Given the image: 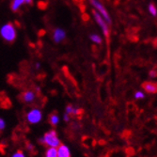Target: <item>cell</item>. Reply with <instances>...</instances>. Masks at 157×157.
<instances>
[{
    "label": "cell",
    "mask_w": 157,
    "mask_h": 157,
    "mask_svg": "<svg viewBox=\"0 0 157 157\" xmlns=\"http://www.w3.org/2000/svg\"><path fill=\"white\" fill-rule=\"evenodd\" d=\"M0 35L7 42H13L17 36L15 26L11 23H7L3 25L0 28Z\"/></svg>",
    "instance_id": "obj_1"
},
{
    "label": "cell",
    "mask_w": 157,
    "mask_h": 157,
    "mask_svg": "<svg viewBox=\"0 0 157 157\" xmlns=\"http://www.w3.org/2000/svg\"><path fill=\"white\" fill-rule=\"evenodd\" d=\"M40 141L41 142V144H45L48 147L52 148H56L60 145V140L56 136V132L55 130H50L49 132H47L44 137L40 139Z\"/></svg>",
    "instance_id": "obj_2"
},
{
    "label": "cell",
    "mask_w": 157,
    "mask_h": 157,
    "mask_svg": "<svg viewBox=\"0 0 157 157\" xmlns=\"http://www.w3.org/2000/svg\"><path fill=\"white\" fill-rule=\"evenodd\" d=\"M90 4L93 6V8H94V10L101 15L104 19H105V21L108 24V25H110L111 24V22H112V20H111V18H110V15H109V13H108V11L106 10V9L105 8V6L99 1V0H90Z\"/></svg>",
    "instance_id": "obj_3"
},
{
    "label": "cell",
    "mask_w": 157,
    "mask_h": 157,
    "mask_svg": "<svg viewBox=\"0 0 157 157\" xmlns=\"http://www.w3.org/2000/svg\"><path fill=\"white\" fill-rule=\"evenodd\" d=\"M92 14H93V17H94L95 21L97 22L98 25L102 28V31H103L105 37L106 38V40H108L109 39V27H108V24L105 21V19L101 15H100V14L95 10H92Z\"/></svg>",
    "instance_id": "obj_4"
},
{
    "label": "cell",
    "mask_w": 157,
    "mask_h": 157,
    "mask_svg": "<svg viewBox=\"0 0 157 157\" xmlns=\"http://www.w3.org/2000/svg\"><path fill=\"white\" fill-rule=\"evenodd\" d=\"M41 118H42V113L40 109H37V108L30 110L26 115L27 121L29 123H32V124L40 122L41 121Z\"/></svg>",
    "instance_id": "obj_5"
},
{
    "label": "cell",
    "mask_w": 157,
    "mask_h": 157,
    "mask_svg": "<svg viewBox=\"0 0 157 157\" xmlns=\"http://www.w3.org/2000/svg\"><path fill=\"white\" fill-rule=\"evenodd\" d=\"M66 38V31L62 28H56L53 32V40L56 44H59L62 40H64Z\"/></svg>",
    "instance_id": "obj_6"
},
{
    "label": "cell",
    "mask_w": 157,
    "mask_h": 157,
    "mask_svg": "<svg viewBox=\"0 0 157 157\" xmlns=\"http://www.w3.org/2000/svg\"><path fill=\"white\" fill-rule=\"evenodd\" d=\"M36 98V94L33 90H27L25 91L22 95H21V100L24 103L26 104H30L32 103Z\"/></svg>",
    "instance_id": "obj_7"
},
{
    "label": "cell",
    "mask_w": 157,
    "mask_h": 157,
    "mask_svg": "<svg viewBox=\"0 0 157 157\" xmlns=\"http://www.w3.org/2000/svg\"><path fill=\"white\" fill-rule=\"evenodd\" d=\"M56 157H71L69 148L66 145L60 144L56 149Z\"/></svg>",
    "instance_id": "obj_8"
},
{
    "label": "cell",
    "mask_w": 157,
    "mask_h": 157,
    "mask_svg": "<svg viewBox=\"0 0 157 157\" xmlns=\"http://www.w3.org/2000/svg\"><path fill=\"white\" fill-rule=\"evenodd\" d=\"M142 88L148 93H155L157 90V86L154 82H144L142 84Z\"/></svg>",
    "instance_id": "obj_9"
},
{
    "label": "cell",
    "mask_w": 157,
    "mask_h": 157,
    "mask_svg": "<svg viewBox=\"0 0 157 157\" xmlns=\"http://www.w3.org/2000/svg\"><path fill=\"white\" fill-rule=\"evenodd\" d=\"M25 3V0H12V2L10 4V8L12 11H17Z\"/></svg>",
    "instance_id": "obj_10"
},
{
    "label": "cell",
    "mask_w": 157,
    "mask_h": 157,
    "mask_svg": "<svg viewBox=\"0 0 157 157\" xmlns=\"http://www.w3.org/2000/svg\"><path fill=\"white\" fill-rule=\"evenodd\" d=\"M59 115L56 112L52 113L51 115L49 116V122L54 127L59 123Z\"/></svg>",
    "instance_id": "obj_11"
},
{
    "label": "cell",
    "mask_w": 157,
    "mask_h": 157,
    "mask_svg": "<svg viewBox=\"0 0 157 157\" xmlns=\"http://www.w3.org/2000/svg\"><path fill=\"white\" fill-rule=\"evenodd\" d=\"M90 39L91 41H93L94 44H102V41H103L102 37L100 36L99 34H97V33H92V34H90Z\"/></svg>",
    "instance_id": "obj_12"
},
{
    "label": "cell",
    "mask_w": 157,
    "mask_h": 157,
    "mask_svg": "<svg viewBox=\"0 0 157 157\" xmlns=\"http://www.w3.org/2000/svg\"><path fill=\"white\" fill-rule=\"evenodd\" d=\"M45 157H56V149L49 147V149L45 153Z\"/></svg>",
    "instance_id": "obj_13"
},
{
    "label": "cell",
    "mask_w": 157,
    "mask_h": 157,
    "mask_svg": "<svg viewBox=\"0 0 157 157\" xmlns=\"http://www.w3.org/2000/svg\"><path fill=\"white\" fill-rule=\"evenodd\" d=\"M148 10H149L150 13L151 14V15H152L153 17H156V15H157V9H156V6H155L154 3H151V4L149 5Z\"/></svg>",
    "instance_id": "obj_14"
},
{
    "label": "cell",
    "mask_w": 157,
    "mask_h": 157,
    "mask_svg": "<svg viewBox=\"0 0 157 157\" xmlns=\"http://www.w3.org/2000/svg\"><path fill=\"white\" fill-rule=\"evenodd\" d=\"M145 97V94L142 91H136L135 93V98L136 99H143Z\"/></svg>",
    "instance_id": "obj_15"
},
{
    "label": "cell",
    "mask_w": 157,
    "mask_h": 157,
    "mask_svg": "<svg viewBox=\"0 0 157 157\" xmlns=\"http://www.w3.org/2000/svg\"><path fill=\"white\" fill-rule=\"evenodd\" d=\"M12 157H25V155H24L23 151L19 150V151H17L15 153H14V154L12 155Z\"/></svg>",
    "instance_id": "obj_16"
},
{
    "label": "cell",
    "mask_w": 157,
    "mask_h": 157,
    "mask_svg": "<svg viewBox=\"0 0 157 157\" xmlns=\"http://www.w3.org/2000/svg\"><path fill=\"white\" fill-rule=\"evenodd\" d=\"M5 121L2 119V118H0V131H2L4 130V128H5Z\"/></svg>",
    "instance_id": "obj_17"
},
{
    "label": "cell",
    "mask_w": 157,
    "mask_h": 157,
    "mask_svg": "<svg viewBox=\"0 0 157 157\" xmlns=\"http://www.w3.org/2000/svg\"><path fill=\"white\" fill-rule=\"evenodd\" d=\"M26 149H27L28 151H32V150H33V145L30 144V143H27V144H26Z\"/></svg>",
    "instance_id": "obj_18"
},
{
    "label": "cell",
    "mask_w": 157,
    "mask_h": 157,
    "mask_svg": "<svg viewBox=\"0 0 157 157\" xmlns=\"http://www.w3.org/2000/svg\"><path fill=\"white\" fill-rule=\"evenodd\" d=\"M69 116H70L69 114L65 113V115H64V120H65V121H70V117H69Z\"/></svg>",
    "instance_id": "obj_19"
},
{
    "label": "cell",
    "mask_w": 157,
    "mask_h": 157,
    "mask_svg": "<svg viewBox=\"0 0 157 157\" xmlns=\"http://www.w3.org/2000/svg\"><path fill=\"white\" fill-rule=\"evenodd\" d=\"M32 2H33V0H25V4H27V5L32 4Z\"/></svg>",
    "instance_id": "obj_20"
},
{
    "label": "cell",
    "mask_w": 157,
    "mask_h": 157,
    "mask_svg": "<svg viewBox=\"0 0 157 157\" xmlns=\"http://www.w3.org/2000/svg\"><path fill=\"white\" fill-rule=\"evenodd\" d=\"M150 75H151V77H155L156 76V72H155V71H153V72L150 73Z\"/></svg>",
    "instance_id": "obj_21"
},
{
    "label": "cell",
    "mask_w": 157,
    "mask_h": 157,
    "mask_svg": "<svg viewBox=\"0 0 157 157\" xmlns=\"http://www.w3.org/2000/svg\"><path fill=\"white\" fill-rule=\"evenodd\" d=\"M35 67H36V69H40V63L37 62V63L35 64Z\"/></svg>",
    "instance_id": "obj_22"
}]
</instances>
